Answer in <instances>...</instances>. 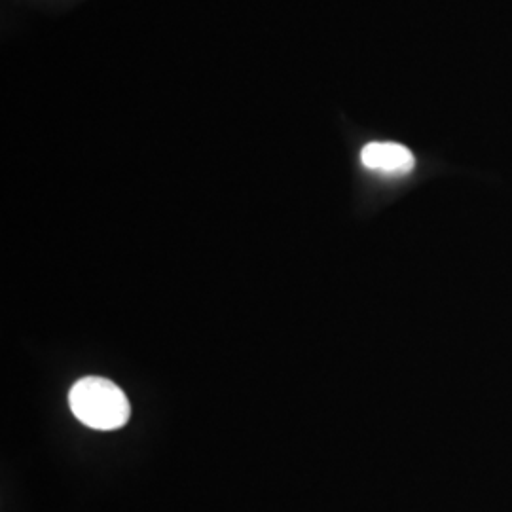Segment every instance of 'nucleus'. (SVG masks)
<instances>
[{"mask_svg":"<svg viewBox=\"0 0 512 512\" xmlns=\"http://www.w3.org/2000/svg\"><path fill=\"white\" fill-rule=\"evenodd\" d=\"M69 404L76 420L97 431H114L128 423L131 416L126 393L105 378H82L69 393Z\"/></svg>","mask_w":512,"mask_h":512,"instance_id":"1","label":"nucleus"},{"mask_svg":"<svg viewBox=\"0 0 512 512\" xmlns=\"http://www.w3.org/2000/svg\"><path fill=\"white\" fill-rule=\"evenodd\" d=\"M361 162L370 171L389 177H404L414 169L416 158L399 143H368L361 152Z\"/></svg>","mask_w":512,"mask_h":512,"instance_id":"2","label":"nucleus"}]
</instances>
